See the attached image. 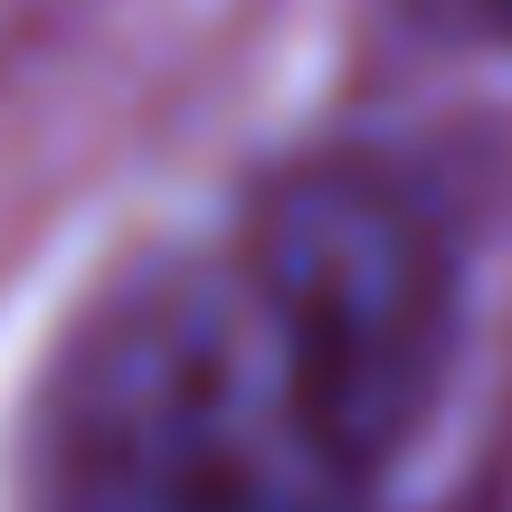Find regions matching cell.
I'll return each instance as SVG.
<instances>
[{"label":"cell","instance_id":"obj_1","mask_svg":"<svg viewBox=\"0 0 512 512\" xmlns=\"http://www.w3.org/2000/svg\"><path fill=\"white\" fill-rule=\"evenodd\" d=\"M266 418L304 484H370L456 361V247L389 162L332 152L275 181L228 256Z\"/></svg>","mask_w":512,"mask_h":512},{"label":"cell","instance_id":"obj_2","mask_svg":"<svg viewBox=\"0 0 512 512\" xmlns=\"http://www.w3.org/2000/svg\"><path fill=\"white\" fill-rule=\"evenodd\" d=\"M456 10H475V19H484L494 38H512V0H456Z\"/></svg>","mask_w":512,"mask_h":512}]
</instances>
